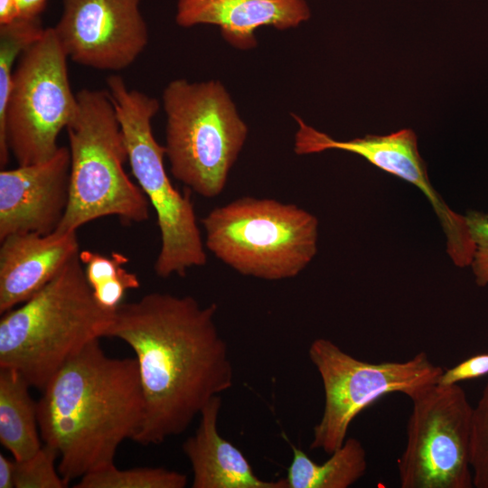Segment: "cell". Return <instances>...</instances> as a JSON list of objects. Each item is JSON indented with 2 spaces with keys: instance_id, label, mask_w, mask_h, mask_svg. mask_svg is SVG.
<instances>
[{
  "instance_id": "83f0119b",
  "label": "cell",
  "mask_w": 488,
  "mask_h": 488,
  "mask_svg": "<svg viewBox=\"0 0 488 488\" xmlns=\"http://www.w3.org/2000/svg\"><path fill=\"white\" fill-rule=\"evenodd\" d=\"M48 0H18L21 17L37 18L45 9Z\"/></svg>"
},
{
  "instance_id": "6da1fadb",
  "label": "cell",
  "mask_w": 488,
  "mask_h": 488,
  "mask_svg": "<svg viewBox=\"0 0 488 488\" xmlns=\"http://www.w3.org/2000/svg\"><path fill=\"white\" fill-rule=\"evenodd\" d=\"M215 303L154 292L121 303L105 337L134 351L145 399L134 441L158 445L184 432L215 396L233 384V367L219 333Z\"/></svg>"
},
{
  "instance_id": "484cf974",
  "label": "cell",
  "mask_w": 488,
  "mask_h": 488,
  "mask_svg": "<svg viewBox=\"0 0 488 488\" xmlns=\"http://www.w3.org/2000/svg\"><path fill=\"white\" fill-rule=\"evenodd\" d=\"M15 460L0 455V488L14 487Z\"/></svg>"
},
{
  "instance_id": "ba28073f",
  "label": "cell",
  "mask_w": 488,
  "mask_h": 488,
  "mask_svg": "<svg viewBox=\"0 0 488 488\" xmlns=\"http://www.w3.org/2000/svg\"><path fill=\"white\" fill-rule=\"evenodd\" d=\"M68 59L53 27L44 29L19 57L0 120L1 167L7 164L10 154L18 165H27L43 162L57 152L58 136L78 108Z\"/></svg>"
},
{
  "instance_id": "cb8c5ba5",
  "label": "cell",
  "mask_w": 488,
  "mask_h": 488,
  "mask_svg": "<svg viewBox=\"0 0 488 488\" xmlns=\"http://www.w3.org/2000/svg\"><path fill=\"white\" fill-rule=\"evenodd\" d=\"M465 216L475 245L471 264L475 283L479 286H486L488 285V214L469 211Z\"/></svg>"
},
{
  "instance_id": "8fae6325",
  "label": "cell",
  "mask_w": 488,
  "mask_h": 488,
  "mask_svg": "<svg viewBox=\"0 0 488 488\" xmlns=\"http://www.w3.org/2000/svg\"><path fill=\"white\" fill-rule=\"evenodd\" d=\"M298 128L294 139L297 155L338 149L359 155L380 170L418 188L433 207L446 238V250L459 267L470 266L475 249L465 216L452 211L429 181L427 165L419 155L412 129L405 128L386 136L366 135L347 141L332 138L293 115Z\"/></svg>"
},
{
  "instance_id": "e0dca14e",
  "label": "cell",
  "mask_w": 488,
  "mask_h": 488,
  "mask_svg": "<svg viewBox=\"0 0 488 488\" xmlns=\"http://www.w3.org/2000/svg\"><path fill=\"white\" fill-rule=\"evenodd\" d=\"M30 387L17 371L0 368V442L17 461L30 458L42 446Z\"/></svg>"
},
{
  "instance_id": "52a82bcc",
  "label": "cell",
  "mask_w": 488,
  "mask_h": 488,
  "mask_svg": "<svg viewBox=\"0 0 488 488\" xmlns=\"http://www.w3.org/2000/svg\"><path fill=\"white\" fill-rule=\"evenodd\" d=\"M107 86L124 136L127 162L156 213L161 248L155 272L164 278L184 277L189 268L204 266L207 256L190 189L183 193L173 186L164 164V146L153 135L152 119L160 103L129 89L118 75L108 78Z\"/></svg>"
},
{
  "instance_id": "7a4b0ae2",
  "label": "cell",
  "mask_w": 488,
  "mask_h": 488,
  "mask_svg": "<svg viewBox=\"0 0 488 488\" xmlns=\"http://www.w3.org/2000/svg\"><path fill=\"white\" fill-rule=\"evenodd\" d=\"M42 392L40 436L58 451L57 468L68 483L115 464L119 445L141 428L145 399L136 360L108 356L99 339L72 356Z\"/></svg>"
},
{
  "instance_id": "603a6c76",
  "label": "cell",
  "mask_w": 488,
  "mask_h": 488,
  "mask_svg": "<svg viewBox=\"0 0 488 488\" xmlns=\"http://www.w3.org/2000/svg\"><path fill=\"white\" fill-rule=\"evenodd\" d=\"M80 258L92 289L118 280L138 278L136 274L123 268L122 265L127 262V258L120 253L115 252L110 257H106L84 250L80 251Z\"/></svg>"
},
{
  "instance_id": "8992f818",
  "label": "cell",
  "mask_w": 488,
  "mask_h": 488,
  "mask_svg": "<svg viewBox=\"0 0 488 488\" xmlns=\"http://www.w3.org/2000/svg\"><path fill=\"white\" fill-rule=\"evenodd\" d=\"M162 102L173 176L202 197L220 195L249 133L230 93L219 80L176 79L164 89Z\"/></svg>"
},
{
  "instance_id": "9c48e42d",
  "label": "cell",
  "mask_w": 488,
  "mask_h": 488,
  "mask_svg": "<svg viewBox=\"0 0 488 488\" xmlns=\"http://www.w3.org/2000/svg\"><path fill=\"white\" fill-rule=\"evenodd\" d=\"M308 356L324 392V411L314 427L310 449L329 455L343 444L351 423L365 408L392 392L412 399L437 384L444 371L423 352L404 361L372 363L352 356L325 338L312 342Z\"/></svg>"
},
{
  "instance_id": "44dd1931",
  "label": "cell",
  "mask_w": 488,
  "mask_h": 488,
  "mask_svg": "<svg viewBox=\"0 0 488 488\" xmlns=\"http://www.w3.org/2000/svg\"><path fill=\"white\" fill-rule=\"evenodd\" d=\"M58 451L43 444L30 458L17 461L14 467L16 488H65L68 483L55 467Z\"/></svg>"
},
{
  "instance_id": "2e32d148",
  "label": "cell",
  "mask_w": 488,
  "mask_h": 488,
  "mask_svg": "<svg viewBox=\"0 0 488 488\" xmlns=\"http://www.w3.org/2000/svg\"><path fill=\"white\" fill-rule=\"evenodd\" d=\"M220 395L202 408L193 436L183 444L192 471V488H289L286 478L267 481L253 471L243 453L218 430Z\"/></svg>"
},
{
  "instance_id": "d6986e66",
  "label": "cell",
  "mask_w": 488,
  "mask_h": 488,
  "mask_svg": "<svg viewBox=\"0 0 488 488\" xmlns=\"http://www.w3.org/2000/svg\"><path fill=\"white\" fill-rule=\"evenodd\" d=\"M187 475L163 467L118 469L115 464L80 478L76 488H184Z\"/></svg>"
},
{
  "instance_id": "d4e9b609",
  "label": "cell",
  "mask_w": 488,
  "mask_h": 488,
  "mask_svg": "<svg viewBox=\"0 0 488 488\" xmlns=\"http://www.w3.org/2000/svg\"><path fill=\"white\" fill-rule=\"evenodd\" d=\"M488 374V352L472 356L457 365L444 371L438 384L453 385Z\"/></svg>"
},
{
  "instance_id": "5b68a950",
  "label": "cell",
  "mask_w": 488,
  "mask_h": 488,
  "mask_svg": "<svg viewBox=\"0 0 488 488\" xmlns=\"http://www.w3.org/2000/svg\"><path fill=\"white\" fill-rule=\"evenodd\" d=\"M205 248L238 273L278 281L298 276L317 253L318 220L275 199L244 196L202 220Z\"/></svg>"
},
{
  "instance_id": "5bb4252c",
  "label": "cell",
  "mask_w": 488,
  "mask_h": 488,
  "mask_svg": "<svg viewBox=\"0 0 488 488\" xmlns=\"http://www.w3.org/2000/svg\"><path fill=\"white\" fill-rule=\"evenodd\" d=\"M310 17L305 0H177L174 19L183 28L215 25L232 47L250 50L258 44L257 29L288 30Z\"/></svg>"
},
{
  "instance_id": "277c9868",
  "label": "cell",
  "mask_w": 488,
  "mask_h": 488,
  "mask_svg": "<svg viewBox=\"0 0 488 488\" xmlns=\"http://www.w3.org/2000/svg\"><path fill=\"white\" fill-rule=\"evenodd\" d=\"M66 127L70 154V199L55 230L74 232L86 223L116 216L126 224L149 218L150 202L125 171L124 136L108 89H82Z\"/></svg>"
},
{
  "instance_id": "ffe728a7",
  "label": "cell",
  "mask_w": 488,
  "mask_h": 488,
  "mask_svg": "<svg viewBox=\"0 0 488 488\" xmlns=\"http://www.w3.org/2000/svg\"><path fill=\"white\" fill-rule=\"evenodd\" d=\"M43 31L40 17H20L11 23L0 25V120L5 116L14 63Z\"/></svg>"
},
{
  "instance_id": "7c38bea8",
  "label": "cell",
  "mask_w": 488,
  "mask_h": 488,
  "mask_svg": "<svg viewBox=\"0 0 488 488\" xmlns=\"http://www.w3.org/2000/svg\"><path fill=\"white\" fill-rule=\"evenodd\" d=\"M141 0H62L53 27L68 58L100 70L130 66L148 43Z\"/></svg>"
},
{
  "instance_id": "9a60e30c",
  "label": "cell",
  "mask_w": 488,
  "mask_h": 488,
  "mask_svg": "<svg viewBox=\"0 0 488 488\" xmlns=\"http://www.w3.org/2000/svg\"><path fill=\"white\" fill-rule=\"evenodd\" d=\"M0 247V314L27 301L80 253L76 231L11 234Z\"/></svg>"
},
{
  "instance_id": "7402d4cb",
  "label": "cell",
  "mask_w": 488,
  "mask_h": 488,
  "mask_svg": "<svg viewBox=\"0 0 488 488\" xmlns=\"http://www.w3.org/2000/svg\"><path fill=\"white\" fill-rule=\"evenodd\" d=\"M470 465L473 485L488 488V380L476 407L473 408Z\"/></svg>"
},
{
  "instance_id": "4fadbf2b",
  "label": "cell",
  "mask_w": 488,
  "mask_h": 488,
  "mask_svg": "<svg viewBox=\"0 0 488 488\" xmlns=\"http://www.w3.org/2000/svg\"><path fill=\"white\" fill-rule=\"evenodd\" d=\"M70 154L60 146L49 159L0 172V240L23 232L50 234L70 199Z\"/></svg>"
},
{
  "instance_id": "ac0fdd59",
  "label": "cell",
  "mask_w": 488,
  "mask_h": 488,
  "mask_svg": "<svg viewBox=\"0 0 488 488\" xmlns=\"http://www.w3.org/2000/svg\"><path fill=\"white\" fill-rule=\"evenodd\" d=\"M292 452L286 477L289 488H348L367 470L366 451L361 441L353 437L346 438L322 464L313 461L295 446Z\"/></svg>"
},
{
  "instance_id": "4316f807",
  "label": "cell",
  "mask_w": 488,
  "mask_h": 488,
  "mask_svg": "<svg viewBox=\"0 0 488 488\" xmlns=\"http://www.w3.org/2000/svg\"><path fill=\"white\" fill-rule=\"evenodd\" d=\"M20 17L18 0H0V25L11 23Z\"/></svg>"
},
{
  "instance_id": "30bf717a",
  "label": "cell",
  "mask_w": 488,
  "mask_h": 488,
  "mask_svg": "<svg viewBox=\"0 0 488 488\" xmlns=\"http://www.w3.org/2000/svg\"><path fill=\"white\" fill-rule=\"evenodd\" d=\"M407 444L398 460L402 488H471L473 407L459 384H436L411 399Z\"/></svg>"
},
{
  "instance_id": "3957f363",
  "label": "cell",
  "mask_w": 488,
  "mask_h": 488,
  "mask_svg": "<svg viewBox=\"0 0 488 488\" xmlns=\"http://www.w3.org/2000/svg\"><path fill=\"white\" fill-rule=\"evenodd\" d=\"M115 310L95 299L80 253L39 292L0 320V368L42 390L93 340L105 337Z\"/></svg>"
}]
</instances>
